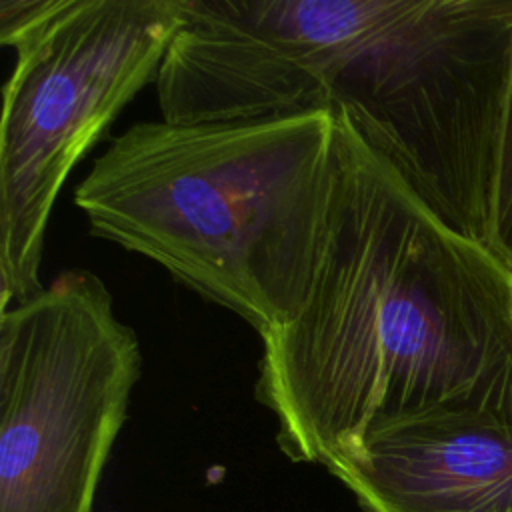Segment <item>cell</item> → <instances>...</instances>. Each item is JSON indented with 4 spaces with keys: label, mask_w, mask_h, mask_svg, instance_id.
Returning a JSON list of instances; mask_svg holds the SVG:
<instances>
[{
    "label": "cell",
    "mask_w": 512,
    "mask_h": 512,
    "mask_svg": "<svg viewBox=\"0 0 512 512\" xmlns=\"http://www.w3.org/2000/svg\"><path fill=\"white\" fill-rule=\"evenodd\" d=\"M142 374L102 278L60 272L0 312V512H92Z\"/></svg>",
    "instance_id": "5b68a950"
},
{
    "label": "cell",
    "mask_w": 512,
    "mask_h": 512,
    "mask_svg": "<svg viewBox=\"0 0 512 512\" xmlns=\"http://www.w3.org/2000/svg\"><path fill=\"white\" fill-rule=\"evenodd\" d=\"M362 512H372V510H362Z\"/></svg>",
    "instance_id": "9c48e42d"
},
{
    "label": "cell",
    "mask_w": 512,
    "mask_h": 512,
    "mask_svg": "<svg viewBox=\"0 0 512 512\" xmlns=\"http://www.w3.org/2000/svg\"><path fill=\"white\" fill-rule=\"evenodd\" d=\"M180 0H46L16 50L0 124V308L44 286L54 202L84 154L152 80Z\"/></svg>",
    "instance_id": "277c9868"
},
{
    "label": "cell",
    "mask_w": 512,
    "mask_h": 512,
    "mask_svg": "<svg viewBox=\"0 0 512 512\" xmlns=\"http://www.w3.org/2000/svg\"><path fill=\"white\" fill-rule=\"evenodd\" d=\"M398 0H180L156 74L164 122L330 110V86Z\"/></svg>",
    "instance_id": "8992f818"
},
{
    "label": "cell",
    "mask_w": 512,
    "mask_h": 512,
    "mask_svg": "<svg viewBox=\"0 0 512 512\" xmlns=\"http://www.w3.org/2000/svg\"><path fill=\"white\" fill-rule=\"evenodd\" d=\"M486 246L512 272V74L500 134L492 216Z\"/></svg>",
    "instance_id": "ba28073f"
},
{
    "label": "cell",
    "mask_w": 512,
    "mask_h": 512,
    "mask_svg": "<svg viewBox=\"0 0 512 512\" xmlns=\"http://www.w3.org/2000/svg\"><path fill=\"white\" fill-rule=\"evenodd\" d=\"M332 112L316 274L300 312L262 336L254 386L284 456L328 472L384 418L446 408L512 422V272Z\"/></svg>",
    "instance_id": "6da1fadb"
},
{
    "label": "cell",
    "mask_w": 512,
    "mask_h": 512,
    "mask_svg": "<svg viewBox=\"0 0 512 512\" xmlns=\"http://www.w3.org/2000/svg\"><path fill=\"white\" fill-rule=\"evenodd\" d=\"M336 166V118L136 122L74 190L92 236L160 264L260 336L304 306Z\"/></svg>",
    "instance_id": "7a4b0ae2"
},
{
    "label": "cell",
    "mask_w": 512,
    "mask_h": 512,
    "mask_svg": "<svg viewBox=\"0 0 512 512\" xmlns=\"http://www.w3.org/2000/svg\"><path fill=\"white\" fill-rule=\"evenodd\" d=\"M512 74V0H398L330 86L356 134L452 230L486 244Z\"/></svg>",
    "instance_id": "3957f363"
},
{
    "label": "cell",
    "mask_w": 512,
    "mask_h": 512,
    "mask_svg": "<svg viewBox=\"0 0 512 512\" xmlns=\"http://www.w3.org/2000/svg\"><path fill=\"white\" fill-rule=\"evenodd\" d=\"M330 474L372 512H512V422L446 408L384 418Z\"/></svg>",
    "instance_id": "52a82bcc"
}]
</instances>
